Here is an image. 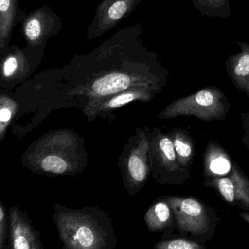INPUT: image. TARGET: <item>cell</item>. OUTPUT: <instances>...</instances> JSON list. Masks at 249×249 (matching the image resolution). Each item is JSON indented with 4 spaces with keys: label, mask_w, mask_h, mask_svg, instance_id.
<instances>
[{
    "label": "cell",
    "mask_w": 249,
    "mask_h": 249,
    "mask_svg": "<svg viewBox=\"0 0 249 249\" xmlns=\"http://www.w3.org/2000/svg\"><path fill=\"white\" fill-rule=\"evenodd\" d=\"M79 1H84V0H79Z\"/></svg>",
    "instance_id": "d4e9b609"
},
{
    "label": "cell",
    "mask_w": 249,
    "mask_h": 249,
    "mask_svg": "<svg viewBox=\"0 0 249 249\" xmlns=\"http://www.w3.org/2000/svg\"><path fill=\"white\" fill-rule=\"evenodd\" d=\"M237 43L240 52L228 56L226 70L235 87L249 97V44L241 41Z\"/></svg>",
    "instance_id": "4fadbf2b"
},
{
    "label": "cell",
    "mask_w": 249,
    "mask_h": 249,
    "mask_svg": "<svg viewBox=\"0 0 249 249\" xmlns=\"http://www.w3.org/2000/svg\"><path fill=\"white\" fill-rule=\"evenodd\" d=\"M84 140L72 129L46 133L32 144L23 155V164L38 174L75 175L87 164Z\"/></svg>",
    "instance_id": "6da1fadb"
},
{
    "label": "cell",
    "mask_w": 249,
    "mask_h": 249,
    "mask_svg": "<svg viewBox=\"0 0 249 249\" xmlns=\"http://www.w3.org/2000/svg\"><path fill=\"white\" fill-rule=\"evenodd\" d=\"M231 108L220 89L208 87L172 102L159 115V119L195 116L204 122L224 120Z\"/></svg>",
    "instance_id": "3957f363"
},
{
    "label": "cell",
    "mask_w": 249,
    "mask_h": 249,
    "mask_svg": "<svg viewBox=\"0 0 249 249\" xmlns=\"http://www.w3.org/2000/svg\"><path fill=\"white\" fill-rule=\"evenodd\" d=\"M150 130L138 128L129 138L119 159L124 183L130 195L138 193L148 181L151 174Z\"/></svg>",
    "instance_id": "277c9868"
},
{
    "label": "cell",
    "mask_w": 249,
    "mask_h": 249,
    "mask_svg": "<svg viewBox=\"0 0 249 249\" xmlns=\"http://www.w3.org/2000/svg\"><path fill=\"white\" fill-rule=\"evenodd\" d=\"M164 79L166 78H158L155 75L113 71L94 78L78 93L90 100L107 97L138 87H149L161 91V87L165 84Z\"/></svg>",
    "instance_id": "8992f818"
},
{
    "label": "cell",
    "mask_w": 249,
    "mask_h": 249,
    "mask_svg": "<svg viewBox=\"0 0 249 249\" xmlns=\"http://www.w3.org/2000/svg\"><path fill=\"white\" fill-rule=\"evenodd\" d=\"M9 215L7 213L5 205L0 201V249H2L9 237Z\"/></svg>",
    "instance_id": "603a6c76"
},
{
    "label": "cell",
    "mask_w": 249,
    "mask_h": 249,
    "mask_svg": "<svg viewBox=\"0 0 249 249\" xmlns=\"http://www.w3.org/2000/svg\"><path fill=\"white\" fill-rule=\"evenodd\" d=\"M150 163L154 178L161 184H183L190 177V173L179 164L170 135L154 128L150 131Z\"/></svg>",
    "instance_id": "5b68a950"
},
{
    "label": "cell",
    "mask_w": 249,
    "mask_h": 249,
    "mask_svg": "<svg viewBox=\"0 0 249 249\" xmlns=\"http://www.w3.org/2000/svg\"><path fill=\"white\" fill-rule=\"evenodd\" d=\"M55 224L67 249H110L117 244L111 220L94 207L73 210L54 203Z\"/></svg>",
    "instance_id": "7a4b0ae2"
},
{
    "label": "cell",
    "mask_w": 249,
    "mask_h": 249,
    "mask_svg": "<svg viewBox=\"0 0 249 249\" xmlns=\"http://www.w3.org/2000/svg\"><path fill=\"white\" fill-rule=\"evenodd\" d=\"M228 175L234 183L235 205L249 210V178L234 162Z\"/></svg>",
    "instance_id": "d6986e66"
},
{
    "label": "cell",
    "mask_w": 249,
    "mask_h": 249,
    "mask_svg": "<svg viewBox=\"0 0 249 249\" xmlns=\"http://www.w3.org/2000/svg\"><path fill=\"white\" fill-rule=\"evenodd\" d=\"M45 46L26 49L9 46L1 55V86L18 84L28 78L42 60Z\"/></svg>",
    "instance_id": "52a82bcc"
},
{
    "label": "cell",
    "mask_w": 249,
    "mask_h": 249,
    "mask_svg": "<svg viewBox=\"0 0 249 249\" xmlns=\"http://www.w3.org/2000/svg\"><path fill=\"white\" fill-rule=\"evenodd\" d=\"M26 16L20 9L18 0H0V55L9 47L14 27L22 22Z\"/></svg>",
    "instance_id": "5bb4252c"
},
{
    "label": "cell",
    "mask_w": 249,
    "mask_h": 249,
    "mask_svg": "<svg viewBox=\"0 0 249 249\" xmlns=\"http://www.w3.org/2000/svg\"><path fill=\"white\" fill-rule=\"evenodd\" d=\"M18 110V103L7 94L0 96V141L5 138L8 126Z\"/></svg>",
    "instance_id": "ffe728a7"
},
{
    "label": "cell",
    "mask_w": 249,
    "mask_h": 249,
    "mask_svg": "<svg viewBox=\"0 0 249 249\" xmlns=\"http://www.w3.org/2000/svg\"><path fill=\"white\" fill-rule=\"evenodd\" d=\"M156 249H205L203 245L186 239H173L158 242L154 246Z\"/></svg>",
    "instance_id": "7402d4cb"
},
{
    "label": "cell",
    "mask_w": 249,
    "mask_h": 249,
    "mask_svg": "<svg viewBox=\"0 0 249 249\" xmlns=\"http://www.w3.org/2000/svg\"><path fill=\"white\" fill-rule=\"evenodd\" d=\"M174 145L179 164L185 170H189L195 157V144L189 132L181 128H176L169 132Z\"/></svg>",
    "instance_id": "e0dca14e"
},
{
    "label": "cell",
    "mask_w": 249,
    "mask_h": 249,
    "mask_svg": "<svg viewBox=\"0 0 249 249\" xmlns=\"http://www.w3.org/2000/svg\"><path fill=\"white\" fill-rule=\"evenodd\" d=\"M231 167L232 162L227 153L215 142H209L204 154L205 179L227 176Z\"/></svg>",
    "instance_id": "9a60e30c"
},
{
    "label": "cell",
    "mask_w": 249,
    "mask_h": 249,
    "mask_svg": "<svg viewBox=\"0 0 249 249\" xmlns=\"http://www.w3.org/2000/svg\"><path fill=\"white\" fill-rule=\"evenodd\" d=\"M142 0H102L88 29L89 40L103 36L129 17Z\"/></svg>",
    "instance_id": "30bf717a"
},
{
    "label": "cell",
    "mask_w": 249,
    "mask_h": 249,
    "mask_svg": "<svg viewBox=\"0 0 249 249\" xmlns=\"http://www.w3.org/2000/svg\"><path fill=\"white\" fill-rule=\"evenodd\" d=\"M194 7L202 15L225 19L231 16L232 10L230 0H190Z\"/></svg>",
    "instance_id": "ac0fdd59"
},
{
    "label": "cell",
    "mask_w": 249,
    "mask_h": 249,
    "mask_svg": "<svg viewBox=\"0 0 249 249\" xmlns=\"http://www.w3.org/2000/svg\"><path fill=\"white\" fill-rule=\"evenodd\" d=\"M205 180L208 181L205 183L206 186L215 188L227 203L235 205L234 183L228 174L227 176L205 179Z\"/></svg>",
    "instance_id": "44dd1931"
},
{
    "label": "cell",
    "mask_w": 249,
    "mask_h": 249,
    "mask_svg": "<svg viewBox=\"0 0 249 249\" xmlns=\"http://www.w3.org/2000/svg\"><path fill=\"white\" fill-rule=\"evenodd\" d=\"M174 214L176 227L180 232L199 237L206 234L211 226L208 210L197 199L165 196Z\"/></svg>",
    "instance_id": "ba28073f"
},
{
    "label": "cell",
    "mask_w": 249,
    "mask_h": 249,
    "mask_svg": "<svg viewBox=\"0 0 249 249\" xmlns=\"http://www.w3.org/2000/svg\"><path fill=\"white\" fill-rule=\"evenodd\" d=\"M153 204L145 213L144 220L148 230L160 232L171 226L174 218L173 210L167 199L161 198Z\"/></svg>",
    "instance_id": "2e32d148"
},
{
    "label": "cell",
    "mask_w": 249,
    "mask_h": 249,
    "mask_svg": "<svg viewBox=\"0 0 249 249\" xmlns=\"http://www.w3.org/2000/svg\"><path fill=\"white\" fill-rule=\"evenodd\" d=\"M62 28V21L51 7L43 6L31 11L21 23V32L30 47L46 46L51 37Z\"/></svg>",
    "instance_id": "9c48e42d"
},
{
    "label": "cell",
    "mask_w": 249,
    "mask_h": 249,
    "mask_svg": "<svg viewBox=\"0 0 249 249\" xmlns=\"http://www.w3.org/2000/svg\"><path fill=\"white\" fill-rule=\"evenodd\" d=\"M240 216L243 219H244L246 222L249 224V212H242L240 213Z\"/></svg>",
    "instance_id": "cb8c5ba5"
},
{
    "label": "cell",
    "mask_w": 249,
    "mask_h": 249,
    "mask_svg": "<svg viewBox=\"0 0 249 249\" xmlns=\"http://www.w3.org/2000/svg\"><path fill=\"white\" fill-rule=\"evenodd\" d=\"M9 238L11 249H41L40 233L17 206L9 211Z\"/></svg>",
    "instance_id": "7c38bea8"
},
{
    "label": "cell",
    "mask_w": 249,
    "mask_h": 249,
    "mask_svg": "<svg viewBox=\"0 0 249 249\" xmlns=\"http://www.w3.org/2000/svg\"><path fill=\"white\" fill-rule=\"evenodd\" d=\"M160 90L149 87H138L118 94L101 98L90 99L84 106V113L87 116H100L104 113L120 108L135 101H151Z\"/></svg>",
    "instance_id": "8fae6325"
}]
</instances>
